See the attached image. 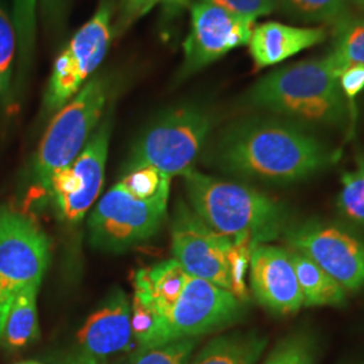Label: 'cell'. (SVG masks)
Returning <instances> with one entry per match:
<instances>
[{
    "label": "cell",
    "mask_w": 364,
    "mask_h": 364,
    "mask_svg": "<svg viewBox=\"0 0 364 364\" xmlns=\"http://www.w3.org/2000/svg\"><path fill=\"white\" fill-rule=\"evenodd\" d=\"M338 158L308 126L275 115L239 119L207 150L208 165L240 178L294 183L308 180Z\"/></svg>",
    "instance_id": "1"
},
{
    "label": "cell",
    "mask_w": 364,
    "mask_h": 364,
    "mask_svg": "<svg viewBox=\"0 0 364 364\" xmlns=\"http://www.w3.org/2000/svg\"><path fill=\"white\" fill-rule=\"evenodd\" d=\"M340 76L329 58L306 60L275 69L245 96L248 108L285 117L304 126L343 129L351 120Z\"/></svg>",
    "instance_id": "2"
},
{
    "label": "cell",
    "mask_w": 364,
    "mask_h": 364,
    "mask_svg": "<svg viewBox=\"0 0 364 364\" xmlns=\"http://www.w3.org/2000/svg\"><path fill=\"white\" fill-rule=\"evenodd\" d=\"M191 208L218 234L252 246L282 237L291 223L281 201L245 183L224 181L192 168L181 176Z\"/></svg>",
    "instance_id": "3"
},
{
    "label": "cell",
    "mask_w": 364,
    "mask_h": 364,
    "mask_svg": "<svg viewBox=\"0 0 364 364\" xmlns=\"http://www.w3.org/2000/svg\"><path fill=\"white\" fill-rule=\"evenodd\" d=\"M212 115L201 105L174 108L144 131L131 149L126 173L151 166L170 178L192 169L208 142Z\"/></svg>",
    "instance_id": "4"
},
{
    "label": "cell",
    "mask_w": 364,
    "mask_h": 364,
    "mask_svg": "<svg viewBox=\"0 0 364 364\" xmlns=\"http://www.w3.org/2000/svg\"><path fill=\"white\" fill-rule=\"evenodd\" d=\"M109 95V81L95 76L53 117L34 159V174L48 191L55 171L73 164L99 127Z\"/></svg>",
    "instance_id": "5"
},
{
    "label": "cell",
    "mask_w": 364,
    "mask_h": 364,
    "mask_svg": "<svg viewBox=\"0 0 364 364\" xmlns=\"http://www.w3.org/2000/svg\"><path fill=\"white\" fill-rule=\"evenodd\" d=\"M336 279L347 291L364 287V237L346 224L323 219L291 221L281 237Z\"/></svg>",
    "instance_id": "6"
},
{
    "label": "cell",
    "mask_w": 364,
    "mask_h": 364,
    "mask_svg": "<svg viewBox=\"0 0 364 364\" xmlns=\"http://www.w3.org/2000/svg\"><path fill=\"white\" fill-rule=\"evenodd\" d=\"M115 7L117 0H100L95 15L57 57L43 96L46 112L60 111L69 103L105 60L112 39Z\"/></svg>",
    "instance_id": "7"
},
{
    "label": "cell",
    "mask_w": 364,
    "mask_h": 364,
    "mask_svg": "<svg viewBox=\"0 0 364 364\" xmlns=\"http://www.w3.org/2000/svg\"><path fill=\"white\" fill-rule=\"evenodd\" d=\"M50 259V240L34 221L0 209V326L14 296L39 287Z\"/></svg>",
    "instance_id": "8"
},
{
    "label": "cell",
    "mask_w": 364,
    "mask_h": 364,
    "mask_svg": "<svg viewBox=\"0 0 364 364\" xmlns=\"http://www.w3.org/2000/svg\"><path fill=\"white\" fill-rule=\"evenodd\" d=\"M168 201H144L119 183L105 193L88 221L93 247L120 251L149 240L166 219Z\"/></svg>",
    "instance_id": "9"
},
{
    "label": "cell",
    "mask_w": 364,
    "mask_h": 364,
    "mask_svg": "<svg viewBox=\"0 0 364 364\" xmlns=\"http://www.w3.org/2000/svg\"><path fill=\"white\" fill-rule=\"evenodd\" d=\"M246 302L205 279L188 277L180 299L164 316L161 346L216 332L240 320Z\"/></svg>",
    "instance_id": "10"
},
{
    "label": "cell",
    "mask_w": 364,
    "mask_h": 364,
    "mask_svg": "<svg viewBox=\"0 0 364 364\" xmlns=\"http://www.w3.org/2000/svg\"><path fill=\"white\" fill-rule=\"evenodd\" d=\"M231 239L213 231L183 201L177 204L171 223V251L186 274L231 291Z\"/></svg>",
    "instance_id": "11"
},
{
    "label": "cell",
    "mask_w": 364,
    "mask_h": 364,
    "mask_svg": "<svg viewBox=\"0 0 364 364\" xmlns=\"http://www.w3.org/2000/svg\"><path fill=\"white\" fill-rule=\"evenodd\" d=\"M191 19V33L183 42V63L178 78L189 77L227 53L247 45L255 23L254 19L204 1L192 3Z\"/></svg>",
    "instance_id": "12"
},
{
    "label": "cell",
    "mask_w": 364,
    "mask_h": 364,
    "mask_svg": "<svg viewBox=\"0 0 364 364\" xmlns=\"http://www.w3.org/2000/svg\"><path fill=\"white\" fill-rule=\"evenodd\" d=\"M250 285L260 306L274 314L289 316L304 308V299L289 248L272 243L252 248Z\"/></svg>",
    "instance_id": "13"
},
{
    "label": "cell",
    "mask_w": 364,
    "mask_h": 364,
    "mask_svg": "<svg viewBox=\"0 0 364 364\" xmlns=\"http://www.w3.org/2000/svg\"><path fill=\"white\" fill-rule=\"evenodd\" d=\"M132 338L131 302L117 289L78 331L77 350L72 364H99L126 351Z\"/></svg>",
    "instance_id": "14"
},
{
    "label": "cell",
    "mask_w": 364,
    "mask_h": 364,
    "mask_svg": "<svg viewBox=\"0 0 364 364\" xmlns=\"http://www.w3.org/2000/svg\"><path fill=\"white\" fill-rule=\"evenodd\" d=\"M111 130V119H105L93 132L80 156L73 161V164H70L77 176L80 191L76 198L60 216L61 220L69 224H76L82 220L100 195L105 183Z\"/></svg>",
    "instance_id": "15"
},
{
    "label": "cell",
    "mask_w": 364,
    "mask_h": 364,
    "mask_svg": "<svg viewBox=\"0 0 364 364\" xmlns=\"http://www.w3.org/2000/svg\"><path fill=\"white\" fill-rule=\"evenodd\" d=\"M326 37L324 27L289 26L267 22L254 27L248 46L255 68L263 69L281 64L302 50L323 43Z\"/></svg>",
    "instance_id": "16"
},
{
    "label": "cell",
    "mask_w": 364,
    "mask_h": 364,
    "mask_svg": "<svg viewBox=\"0 0 364 364\" xmlns=\"http://www.w3.org/2000/svg\"><path fill=\"white\" fill-rule=\"evenodd\" d=\"M189 274L177 260H164L141 269L134 278V296L165 316L180 299Z\"/></svg>",
    "instance_id": "17"
},
{
    "label": "cell",
    "mask_w": 364,
    "mask_h": 364,
    "mask_svg": "<svg viewBox=\"0 0 364 364\" xmlns=\"http://www.w3.org/2000/svg\"><path fill=\"white\" fill-rule=\"evenodd\" d=\"M37 287L16 293L9 302L0 326V344L7 350H19L39 336Z\"/></svg>",
    "instance_id": "18"
},
{
    "label": "cell",
    "mask_w": 364,
    "mask_h": 364,
    "mask_svg": "<svg viewBox=\"0 0 364 364\" xmlns=\"http://www.w3.org/2000/svg\"><path fill=\"white\" fill-rule=\"evenodd\" d=\"M267 338L255 331L232 332L212 338L189 364H255Z\"/></svg>",
    "instance_id": "19"
},
{
    "label": "cell",
    "mask_w": 364,
    "mask_h": 364,
    "mask_svg": "<svg viewBox=\"0 0 364 364\" xmlns=\"http://www.w3.org/2000/svg\"><path fill=\"white\" fill-rule=\"evenodd\" d=\"M289 251L301 287L304 306H341L346 304L348 291L336 279L304 254L290 248Z\"/></svg>",
    "instance_id": "20"
},
{
    "label": "cell",
    "mask_w": 364,
    "mask_h": 364,
    "mask_svg": "<svg viewBox=\"0 0 364 364\" xmlns=\"http://www.w3.org/2000/svg\"><path fill=\"white\" fill-rule=\"evenodd\" d=\"M338 76L350 66L364 65V15L346 14L335 23L332 50L326 54Z\"/></svg>",
    "instance_id": "21"
},
{
    "label": "cell",
    "mask_w": 364,
    "mask_h": 364,
    "mask_svg": "<svg viewBox=\"0 0 364 364\" xmlns=\"http://www.w3.org/2000/svg\"><path fill=\"white\" fill-rule=\"evenodd\" d=\"M37 4L38 0H13L11 18L16 34V85L28 77L33 66L37 41Z\"/></svg>",
    "instance_id": "22"
},
{
    "label": "cell",
    "mask_w": 364,
    "mask_h": 364,
    "mask_svg": "<svg viewBox=\"0 0 364 364\" xmlns=\"http://www.w3.org/2000/svg\"><path fill=\"white\" fill-rule=\"evenodd\" d=\"M336 209L343 220L364 230V151L355 158V168L343 173Z\"/></svg>",
    "instance_id": "23"
},
{
    "label": "cell",
    "mask_w": 364,
    "mask_h": 364,
    "mask_svg": "<svg viewBox=\"0 0 364 364\" xmlns=\"http://www.w3.org/2000/svg\"><path fill=\"white\" fill-rule=\"evenodd\" d=\"M278 10L301 23H336L348 14L350 0H277Z\"/></svg>",
    "instance_id": "24"
},
{
    "label": "cell",
    "mask_w": 364,
    "mask_h": 364,
    "mask_svg": "<svg viewBox=\"0 0 364 364\" xmlns=\"http://www.w3.org/2000/svg\"><path fill=\"white\" fill-rule=\"evenodd\" d=\"M318 341L309 329H296L281 338L263 364H317Z\"/></svg>",
    "instance_id": "25"
},
{
    "label": "cell",
    "mask_w": 364,
    "mask_h": 364,
    "mask_svg": "<svg viewBox=\"0 0 364 364\" xmlns=\"http://www.w3.org/2000/svg\"><path fill=\"white\" fill-rule=\"evenodd\" d=\"M16 53L18 45L11 13L6 1L0 0V105L4 108L13 99Z\"/></svg>",
    "instance_id": "26"
},
{
    "label": "cell",
    "mask_w": 364,
    "mask_h": 364,
    "mask_svg": "<svg viewBox=\"0 0 364 364\" xmlns=\"http://www.w3.org/2000/svg\"><path fill=\"white\" fill-rule=\"evenodd\" d=\"M162 328L164 316L156 308L134 296L131 302V329L138 347L136 353L161 346Z\"/></svg>",
    "instance_id": "27"
},
{
    "label": "cell",
    "mask_w": 364,
    "mask_h": 364,
    "mask_svg": "<svg viewBox=\"0 0 364 364\" xmlns=\"http://www.w3.org/2000/svg\"><path fill=\"white\" fill-rule=\"evenodd\" d=\"M131 196L144 201H169L171 178L151 166L132 170L117 182Z\"/></svg>",
    "instance_id": "28"
},
{
    "label": "cell",
    "mask_w": 364,
    "mask_h": 364,
    "mask_svg": "<svg viewBox=\"0 0 364 364\" xmlns=\"http://www.w3.org/2000/svg\"><path fill=\"white\" fill-rule=\"evenodd\" d=\"M198 338H181L136 353L132 364H188Z\"/></svg>",
    "instance_id": "29"
},
{
    "label": "cell",
    "mask_w": 364,
    "mask_h": 364,
    "mask_svg": "<svg viewBox=\"0 0 364 364\" xmlns=\"http://www.w3.org/2000/svg\"><path fill=\"white\" fill-rule=\"evenodd\" d=\"M252 243L247 239L232 240V247L228 255L231 293L236 299L247 304L248 293L246 287V274L250 272V260L252 252Z\"/></svg>",
    "instance_id": "30"
},
{
    "label": "cell",
    "mask_w": 364,
    "mask_h": 364,
    "mask_svg": "<svg viewBox=\"0 0 364 364\" xmlns=\"http://www.w3.org/2000/svg\"><path fill=\"white\" fill-rule=\"evenodd\" d=\"M204 1L227 10L228 13L257 21V18L270 15L278 10L277 0H195Z\"/></svg>",
    "instance_id": "31"
},
{
    "label": "cell",
    "mask_w": 364,
    "mask_h": 364,
    "mask_svg": "<svg viewBox=\"0 0 364 364\" xmlns=\"http://www.w3.org/2000/svg\"><path fill=\"white\" fill-rule=\"evenodd\" d=\"M165 0H120L117 6V16L112 25V36H120L127 31L136 21L150 13L158 3Z\"/></svg>",
    "instance_id": "32"
},
{
    "label": "cell",
    "mask_w": 364,
    "mask_h": 364,
    "mask_svg": "<svg viewBox=\"0 0 364 364\" xmlns=\"http://www.w3.org/2000/svg\"><path fill=\"white\" fill-rule=\"evenodd\" d=\"M341 92L348 103L351 122L356 117V97L364 91V65L350 66L338 78Z\"/></svg>",
    "instance_id": "33"
},
{
    "label": "cell",
    "mask_w": 364,
    "mask_h": 364,
    "mask_svg": "<svg viewBox=\"0 0 364 364\" xmlns=\"http://www.w3.org/2000/svg\"><path fill=\"white\" fill-rule=\"evenodd\" d=\"M43 19L48 25H58L65 14L68 0H39Z\"/></svg>",
    "instance_id": "34"
},
{
    "label": "cell",
    "mask_w": 364,
    "mask_h": 364,
    "mask_svg": "<svg viewBox=\"0 0 364 364\" xmlns=\"http://www.w3.org/2000/svg\"><path fill=\"white\" fill-rule=\"evenodd\" d=\"M191 0H165L164 1V11L166 16H176L181 13L185 7H188Z\"/></svg>",
    "instance_id": "35"
},
{
    "label": "cell",
    "mask_w": 364,
    "mask_h": 364,
    "mask_svg": "<svg viewBox=\"0 0 364 364\" xmlns=\"http://www.w3.org/2000/svg\"><path fill=\"white\" fill-rule=\"evenodd\" d=\"M356 1H358V3H359V4H360V6L364 9V0H356Z\"/></svg>",
    "instance_id": "36"
},
{
    "label": "cell",
    "mask_w": 364,
    "mask_h": 364,
    "mask_svg": "<svg viewBox=\"0 0 364 364\" xmlns=\"http://www.w3.org/2000/svg\"><path fill=\"white\" fill-rule=\"evenodd\" d=\"M19 364H39L37 362H25V363H19Z\"/></svg>",
    "instance_id": "37"
},
{
    "label": "cell",
    "mask_w": 364,
    "mask_h": 364,
    "mask_svg": "<svg viewBox=\"0 0 364 364\" xmlns=\"http://www.w3.org/2000/svg\"><path fill=\"white\" fill-rule=\"evenodd\" d=\"M352 364H364L363 362L362 363H352Z\"/></svg>",
    "instance_id": "38"
}]
</instances>
